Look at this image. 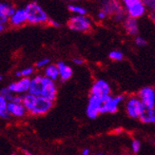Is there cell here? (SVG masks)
<instances>
[{
  "label": "cell",
  "instance_id": "cell-1",
  "mask_svg": "<svg viewBox=\"0 0 155 155\" xmlns=\"http://www.w3.org/2000/svg\"><path fill=\"white\" fill-rule=\"evenodd\" d=\"M22 105L27 112L33 116H40L45 115L52 109L53 102L42 96H35L27 93L23 95Z\"/></svg>",
  "mask_w": 155,
  "mask_h": 155
},
{
  "label": "cell",
  "instance_id": "cell-2",
  "mask_svg": "<svg viewBox=\"0 0 155 155\" xmlns=\"http://www.w3.org/2000/svg\"><path fill=\"white\" fill-rule=\"evenodd\" d=\"M126 96L125 95H106L100 97V104H99V114L105 113H115L118 111L119 106L125 102Z\"/></svg>",
  "mask_w": 155,
  "mask_h": 155
},
{
  "label": "cell",
  "instance_id": "cell-3",
  "mask_svg": "<svg viewBox=\"0 0 155 155\" xmlns=\"http://www.w3.org/2000/svg\"><path fill=\"white\" fill-rule=\"evenodd\" d=\"M25 11L27 13V22L31 24H42L49 20L45 11L35 2L27 5Z\"/></svg>",
  "mask_w": 155,
  "mask_h": 155
},
{
  "label": "cell",
  "instance_id": "cell-4",
  "mask_svg": "<svg viewBox=\"0 0 155 155\" xmlns=\"http://www.w3.org/2000/svg\"><path fill=\"white\" fill-rule=\"evenodd\" d=\"M125 102H126L125 109L127 114L129 115V117L132 119H138L139 116L141 115V113L146 109L137 96H130L127 100H125Z\"/></svg>",
  "mask_w": 155,
  "mask_h": 155
},
{
  "label": "cell",
  "instance_id": "cell-5",
  "mask_svg": "<svg viewBox=\"0 0 155 155\" xmlns=\"http://www.w3.org/2000/svg\"><path fill=\"white\" fill-rule=\"evenodd\" d=\"M68 27L71 31L85 32L91 29V23L85 15H75L69 19Z\"/></svg>",
  "mask_w": 155,
  "mask_h": 155
},
{
  "label": "cell",
  "instance_id": "cell-6",
  "mask_svg": "<svg viewBox=\"0 0 155 155\" xmlns=\"http://www.w3.org/2000/svg\"><path fill=\"white\" fill-rule=\"evenodd\" d=\"M126 6L129 17L139 18L144 15L146 12V7L144 6L142 0H123Z\"/></svg>",
  "mask_w": 155,
  "mask_h": 155
},
{
  "label": "cell",
  "instance_id": "cell-7",
  "mask_svg": "<svg viewBox=\"0 0 155 155\" xmlns=\"http://www.w3.org/2000/svg\"><path fill=\"white\" fill-rule=\"evenodd\" d=\"M40 96L54 102L57 96V87L54 81L47 78L43 75L42 78V87L40 91Z\"/></svg>",
  "mask_w": 155,
  "mask_h": 155
},
{
  "label": "cell",
  "instance_id": "cell-8",
  "mask_svg": "<svg viewBox=\"0 0 155 155\" xmlns=\"http://www.w3.org/2000/svg\"><path fill=\"white\" fill-rule=\"evenodd\" d=\"M137 97L140 99L146 109H154L155 91L152 87H144L138 91Z\"/></svg>",
  "mask_w": 155,
  "mask_h": 155
},
{
  "label": "cell",
  "instance_id": "cell-9",
  "mask_svg": "<svg viewBox=\"0 0 155 155\" xmlns=\"http://www.w3.org/2000/svg\"><path fill=\"white\" fill-rule=\"evenodd\" d=\"M111 89L110 84L105 81L104 79H98L92 84L91 87V95L95 96H106L110 95Z\"/></svg>",
  "mask_w": 155,
  "mask_h": 155
},
{
  "label": "cell",
  "instance_id": "cell-10",
  "mask_svg": "<svg viewBox=\"0 0 155 155\" xmlns=\"http://www.w3.org/2000/svg\"><path fill=\"white\" fill-rule=\"evenodd\" d=\"M31 78H20L16 82L11 83L8 87V90L12 94H19L21 95L22 93H28L30 87Z\"/></svg>",
  "mask_w": 155,
  "mask_h": 155
},
{
  "label": "cell",
  "instance_id": "cell-11",
  "mask_svg": "<svg viewBox=\"0 0 155 155\" xmlns=\"http://www.w3.org/2000/svg\"><path fill=\"white\" fill-rule=\"evenodd\" d=\"M99 104L100 96L90 95L89 102H87L86 114L90 119H96L99 115Z\"/></svg>",
  "mask_w": 155,
  "mask_h": 155
},
{
  "label": "cell",
  "instance_id": "cell-12",
  "mask_svg": "<svg viewBox=\"0 0 155 155\" xmlns=\"http://www.w3.org/2000/svg\"><path fill=\"white\" fill-rule=\"evenodd\" d=\"M7 111L10 114V116L17 117V118L24 117L27 113V110L22 105V103H13V102L7 103Z\"/></svg>",
  "mask_w": 155,
  "mask_h": 155
},
{
  "label": "cell",
  "instance_id": "cell-13",
  "mask_svg": "<svg viewBox=\"0 0 155 155\" xmlns=\"http://www.w3.org/2000/svg\"><path fill=\"white\" fill-rule=\"evenodd\" d=\"M121 10H123V8L121 7L118 0H104L102 2V10L101 11L104 12L107 16L115 15Z\"/></svg>",
  "mask_w": 155,
  "mask_h": 155
},
{
  "label": "cell",
  "instance_id": "cell-14",
  "mask_svg": "<svg viewBox=\"0 0 155 155\" xmlns=\"http://www.w3.org/2000/svg\"><path fill=\"white\" fill-rule=\"evenodd\" d=\"M56 67L59 72V79L62 82H66V81H68L71 78L73 74V70L71 66H68L63 61H59L56 64Z\"/></svg>",
  "mask_w": 155,
  "mask_h": 155
},
{
  "label": "cell",
  "instance_id": "cell-15",
  "mask_svg": "<svg viewBox=\"0 0 155 155\" xmlns=\"http://www.w3.org/2000/svg\"><path fill=\"white\" fill-rule=\"evenodd\" d=\"M10 22L13 26H20L27 22V13L25 9L17 10L10 17Z\"/></svg>",
  "mask_w": 155,
  "mask_h": 155
},
{
  "label": "cell",
  "instance_id": "cell-16",
  "mask_svg": "<svg viewBox=\"0 0 155 155\" xmlns=\"http://www.w3.org/2000/svg\"><path fill=\"white\" fill-rule=\"evenodd\" d=\"M124 27L129 35H136L138 33L139 27H138V22L136 19L131 18V17L126 18L124 21Z\"/></svg>",
  "mask_w": 155,
  "mask_h": 155
},
{
  "label": "cell",
  "instance_id": "cell-17",
  "mask_svg": "<svg viewBox=\"0 0 155 155\" xmlns=\"http://www.w3.org/2000/svg\"><path fill=\"white\" fill-rule=\"evenodd\" d=\"M138 119L144 124H154L155 122L154 109H145Z\"/></svg>",
  "mask_w": 155,
  "mask_h": 155
},
{
  "label": "cell",
  "instance_id": "cell-18",
  "mask_svg": "<svg viewBox=\"0 0 155 155\" xmlns=\"http://www.w3.org/2000/svg\"><path fill=\"white\" fill-rule=\"evenodd\" d=\"M45 77L47 78H49L52 81H55L59 79V72H58V69H57V67L56 65L54 64H49L48 66L45 68Z\"/></svg>",
  "mask_w": 155,
  "mask_h": 155
},
{
  "label": "cell",
  "instance_id": "cell-19",
  "mask_svg": "<svg viewBox=\"0 0 155 155\" xmlns=\"http://www.w3.org/2000/svg\"><path fill=\"white\" fill-rule=\"evenodd\" d=\"M35 73V68L33 67H27V68L15 72V76L17 78H30Z\"/></svg>",
  "mask_w": 155,
  "mask_h": 155
},
{
  "label": "cell",
  "instance_id": "cell-20",
  "mask_svg": "<svg viewBox=\"0 0 155 155\" xmlns=\"http://www.w3.org/2000/svg\"><path fill=\"white\" fill-rule=\"evenodd\" d=\"M7 101L4 97L0 95V117L3 119H9L11 116L7 111Z\"/></svg>",
  "mask_w": 155,
  "mask_h": 155
},
{
  "label": "cell",
  "instance_id": "cell-21",
  "mask_svg": "<svg viewBox=\"0 0 155 155\" xmlns=\"http://www.w3.org/2000/svg\"><path fill=\"white\" fill-rule=\"evenodd\" d=\"M68 9L72 12H75L77 13L78 15H85L87 13V10L82 8L80 6H75V5H69L68 6Z\"/></svg>",
  "mask_w": 155,
  "mask_h": 155
},
{
  "label": "cell",
  "instance_id": "cell-22",
  "mask_svg": "<svg viewBox=\"0 0 155 155\" xmlns=\"http://www.w3.org/2000/svg\"><path fill=\"white\" fill-rule=\"evenodd\" d=\"M109 57L113 61H122L124 58V54L120 51H111L109 54Z\"/></svg>",
  "mask_w": 155,
  "mask_h": 155
},
{
  "label": "cell",
  "instance_id": "cell-23",
  "mask_svg": "<svg viewBox=\"0 0 155 155\" xmlns=\"http://www.w3.org/2000/svg\"><path fill=\"white\" fill-rule=\"evenodd\" d=\"M130 147H131V150L134 154H137L140 152L141 150V147H142V144H141L140 140L138 139H133L131 141V144H130Z\"/></svg>",
  "mask_w": 155,
  "mask_h": 155
},
{
  "label": "cell",
  "instance_id": "cell-24",
  "mask_svg": "<svg viewBox=\"0 0 155 155\" xmlns=\"http://www.w3.org/2000/svg\"><path fill=\"white\" fill-rule=\"evenodd\" d=\"M144 6L147 7L150 10V15H154V9H155V0H142Z\"/></svg>",
  "mask_w": 155,
  "mask_h": 155
},
{
  "label": "cell",
  "instance_id": "cell-25",
  "mask_svg": "<svg viewBox=\"0 0 155 155\" xmlns=\"http://www.w3.org/2000/svg\"><path fill=\"white\" fill-rule=\"evenodd\" d=\"M51 62V60L49 58H43V59H40L39 61L36 62L35 64V67L36 68H39V69H41V68H46L47 66H48Z\"/></svg>",
  "mask_w": 155,
  "mask_h": 155
},
{
  "label": "cell",
  "instance_id": "cell-26",
  "mask_svg": "<svg viewBox=\"0 0 155 155\" xmlns=\"http://www.w3.org/2000/svg\"><path fill=\"white\" fill-rule=\"evenodd\" d=\"M135 44L138 47H145L147 45V41H146V39H144L143 37L136 36L135 37Z\"/></svg>",
  "mask_w": 155,
  "mask_h": 155
},
{
  "label": "cell",
  "instance_id": "cell-27",
  "mask_svg": "<svg viewBox=\"0 0 155 155\" xmlns=\"http://www.w3.org/2000/svg\"><path fill=\"white\" fill-rule=\"evenodd\" d=\"M72 62L76 64V65H83L84 64V60L81 58H73Z\"/></svg>",
  "mask_w": 155,
  "mask_h": 155
},
{
  "label": "cell",
  "instance_id": "cell-28",
  "mask_svg": "<svg viewBox=\"0 0 155 155\" xmlns=\"http://www.w3.org/2000/svg\"><path fill=\"white\" fill-rule=\"evenodd\" d=\"M48 21H49V23H50L51 26H53V27H56V28H58V27H60V24H59L58 22L54 21V20H52V19H49Z\"/></svg>",
  "mask_w": 155,
  "mask_h": 155
},
{
  "label": "cell",
  "instance_id": "cell-29",
  "mask_svg": "<svg viewBox=\"0 0 155 155\" xmlns=\"http://www.w3.org/2000/svg\"><path fill=\"white\" fill-rule=\"evenodd\" d=\"M107 17V15L104 12H102V11H100L99 12H98V18L99 19H101V20H103V19H105Z\"/></svg>",
  "mask_w": 155,
  "mask_h": 155
},
{
  "label": "cell",
  "instance_id": "cell-30",
  "mask_svg": "<svg viewBox=\"0 0 155 155\" xmlns=\"http://www.w3.org/2000/svg\"><path fill=\"white\" fill-rule=\"evenodd\" d=\"M91 150L89 147H85V149L82 150V155H91Z\"/></svg>",
  "mask_w": 155,
  "mask_h": 155
},
{
  "label": "cell",
  "instance_id": "cell-31",
  "mask_svg": "<svg viewBox=\"0 0 155 155\" xmlns=\"http://www.w3.org/2000/svg\"><path fill=\"white\" fill-rule=\"evenodd\" d=\"M4 29H5V26H4V25H1V24H0V32L3 31H4Z\"/></svg>",
  "mask_w": 155,
  "mask_h": 155
},
{
  "label": "cell",
  "instance_id": "cell-32",
  "mask_svg": "<svg viewBox=\"0 0 155 155\" xmlns=\"http://www.w3.org/2000/svg\"><path fill=\"white\" fill-rule=\"evenodd\" d=\"M95 155H105V154H104V153H101V152H100V153H96Z\"/></svg>",
  "mask_w": 155,
  "mask_h": 155
},
{
  "label": "cell",
  "instance_id": "cell-33",
  "mask_svg": "<svg viewBox=\"0 0 155 155\" xmlns=\"http://www.w3.org/2000/svg\"><path fill=\"white\" fill-rule=\"evenodd\" d=\"M2 79H3V77H2V75H1V74H0V81H1Z\"/></svg>",
  "mask_w": 155,
  "mask_h": 155
},
{
  "label": "cell",
  "instance_id": "cell-34",
  "mask_svg": "<svg viewBox=\"0 0 155 155\" xmlns=\"http://www.w3.org/2000/svg\"><path fill=\"white\" fill-rule=\"evenodd\" d=\"M70 1H75V0H70Z\"/></svg>",
  "mask_w": 155,
  "mask_h": 155
}]
</instances>
